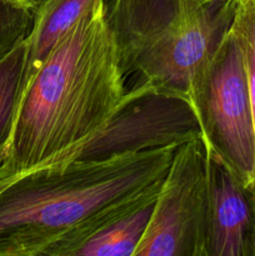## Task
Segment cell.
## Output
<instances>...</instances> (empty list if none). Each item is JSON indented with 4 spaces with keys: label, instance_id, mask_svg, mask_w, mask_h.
I'll list each match as a JSON object with an SVG mask.
<instances>
[{
    "label": "cell",
    "instance_id": "obj_1",
    "mask_svg": "<svg viewBox=\"0 0 255 256\" xmlns=\"http://www.w3.org/2000/svg\"><path fill=\"white\" fill-rule=\"evenodd\" d=\"M124 80L98 0L28 82L0 172L24 174L90 136L126 92Z\"/></svg>",
    "mask_w": 255,
    "mask_h": 256
},
{
    "label": "cell",
    "instance_id": "obj_2",
    "mask_svg": "<svg viewBox=\"0 0 255 256\" xmlns=\"http://www.w3.org/2000/svg\"><path fill=\"white\" fill-rule=\"evenodd\" d=\"M176 148L22 174L0 192V256H42L92 215L165 179Z\"/></svg>",
    "mask_w": 255,
    "mask_h": 256
},
{
    "label": "cell",
    "instance_id": "obj_3",
    "mask_svg": "<svg viewBox=\"0 0 255 256\" xmlns=\"http://www.w3.org/2000/svg\"><path fill=\"white\" fill-rule=\"evenodd\" d=\"M234 12L235 0H104L122 75L138 72L155 89L185 99Z\"/></svg>",
    "mask_w": 255,
    "mask_h": 256
},
{
    "label": "cell",
    "instance_id": "obj_4",
    "mask_svg": "<svg viewBox=\"0 0 255 256\" xmlns=\"http://www.w3.org/2000/svg\"><path fill=\"white\" fill-rule=\"evenodd\" d=\"M189 99L212 150L245 184L255 168V129L244 55L230 30L194 72Z\"/></svg>",
    "mask_w": 255,
    "mask_h": 256
},
{
    "label": "cell",
    "instance_id": "obj_5",
    "mask_svg": "<svg viewBox=\"0 0 255 256\" xmlns=\"http://www.w3.org/2000/svg\"><path fill=\"white\" fill-rule=\"evenodd\" d=\"M199 136L202 129L189 99L160 92L140 79L126 90L99 129L42 166L109 160L146 150L179 146Z\"/></svg>",
    "mask_w": 255,
    "mask_h": 256
},
{
    "label": "cell",
    "instance_id": "obj_6",
    "mask_svg": "<svg viewBox=\"0 0 255 256\" xmlns=\"http://www.w3.org/2000/svg\"><path fill=\"white\" fill-rule=\"evenodd\" d=\"M206 176L202 136L180 144L134 256H204Z\"/></svg>",
    "mask_w": 255,
    "mask_h": 256
},
{
    "label": "cell",
    "instance_id": "obj_7",
    "mask_svg": "<svg viewBox=\"0 0 255 256\" xmlns=\"http://www.w3.org/2000/svg\"><path fill=\"white\" fill-rule=\"evenodd\" d=\"M164 180L92 215L49 245L42 256H134Z\"/></svg>",
    "mask_w": 255,
    "mask_h": 256
},
{
    "label": "cell",
    "instance_id": "obj_8",
    "mask_svg": "<svg viewBox=\"0 0 255 256\" xmlns=\"http://www.w3.org/2000/svg\"><path fill=\"white\" fill-rule=\"evenodd\" d=\"M206 152L204 256H255V189Z\"/></svg>",
    "mask_w": 255,
    "mask_h": 256
},
{
    "label": "cell",
    "instance_id": "obj_9",
    "mask_svg": "<svg viewBox=\"0 0 255 256\" xmlns=\"http://www.w3.org/2000/svg\"><path fill=\"white\" fill-rule=\"evenodd\" d=\"M98 0H39L34 9V22L26 39L28 82L45 62L58 42Z\"/></svg>",
    "mask_w": 255,
    "mask_h": 256
},
{
    "label": "cell",
    "instance_id": "obj_10",
    "mask_svg": "<svg viewBox=\"0 0 255 256\" xmlns=\"http://www.w3.org/2000/svg\"><path fill=\"white\" fill-rule=\"evenodd\" d=\"M26 40L0 60V168L6 159L24 92L26 70Z\"/></svg>",
    "mask_w": 255,
    "mask_h": 256
},
{
    "label": "cell",
    "instance_id": "obj_11",
    "mask_svg": "<svg viewBox=\"0 0 255 256\" xmlns=\"http://www.w3.org/2000/svg\"><path fill=\"white\" fill-rule=\"evenodd\" d=\"M232 30L244 55L255 129V0H235ZM250 186L255 189V168Z\"/></svg>",
    "mask_w": 255,
    "mask_h": 256
},
{
    "label": "cell",
    "instance_id": "obj_12",
    "mask_svg": "<svg viewBox=\"0 0 255 256\" xmlns=\"http://www.w3.org/2000/svg\"><path fill=\"white\" fill-rule=\"evenodd\" d=\"M32 22L34 10L0 0V60L28 39Z\"/></svg>",
    "mask_w": 255,
    "mask_h": 256
},
{
    "label": "cell",
    "instance_id": "obj_13",
    "mask_svg": "<svg viewBox=\"0 0 255 256\" xmlns=\"http://www.w3.org/2000/svg\"><path fill=\"white\" fill-rule=\"evenodd\" d=\"M20 175H8V174H2V172H0V192H2L5 188L9 186V185L12 184L15 179H18Z\"/></svg>",
    "mask_w": 255,
    "mask_h": 256
},
{
    "label": "cell",
    "instance_id": "obj_14",
    "mask_svg": "<svg viewBox=\"0 0 255 256\" xmlns=\"http://www.w3.org/2000/svg\"><path fill=\"white\" fill-rule=\"evenodd\" d=\"M9 2H12V4L19 5V6L34 10L35 6L38 5V2H39V0H9Z\"/></svg>",
    "mask_w": 255,
    "mask_h": 256
}]
</instances>
